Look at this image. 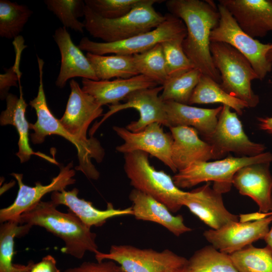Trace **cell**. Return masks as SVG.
I'll return each mask as SVG.
<instances>
[{"label": "cell", "mask_w": 272, "mask_h": 272, "mask_svg": "<svg viewBox=\"0 0 272 272\" xmlns=\"http://www.w3.org/2000/svg\"><path fill=\"white\" fill-rule=\"evenodd\" d=\"M166 6L185 25L187 34L182 47L195 69L220 84V75L214 64L210 47L211 31L220 19L218 7L213 2L199 0H169Z\"/></svg>", "instance_id": "obj_1"}, {"label": "cell", "mask_w": 272, "mask_h": 272, "mask_svg": "<svg viewBox=\"0 0 272 272\" xmlns=\"http://www.w3.org/2000/svg\"><path fill=\"white\" fill-rule=\"evenodd\" d=\"M51 200L40 201L20 217V224L43 227L64 241L62 252L76 258H83L86 252L99 251L96 234L70 210L63 213Z\"/></svg>", "instance_id": "obj_2"}, {"label": "cell", "mask_w": 272, "mask_h": 272, "mask_svg": "<svg viewBox=\"0 0 272 272\" xmlns=\"http://www.w3.org/2000/svg\"><path fill=\"white\" fill-rule=\"evenodd\" d=\"M39 71V86L37 96L29 102V105L36 111L37 120L30 123V129L33 130L30 134L31 142L34 144L42 143L48 135L56 134L61 136L76 148L79 164L75 169L83 172L88 178L97 180L99 172L93 164L91 159L101 162L104 156V149L99 141L93 144H86L80 141L69 133L61 125L49 109L44 90L43 75L44 61L37 56Z\"/></svg>", "instance_id": "obj_3"}, {"label": "cell", "mask_w": 272, "mask_h": 272, "mask_svg": "<svg viewBox=\"0 0 272 272\" xmlns=\"http://www.w3.org/2000/svg\"><path fill=\"white\" fill-rule=\"evenodd\" d=\"M163 1L140 0L126 15L114 19L103 18L86 5L84 12L85 29L93 37L104 42H114L151 31L166 19L153 5Z\"/></svg>", "instance_id": "obj_4"}, {"label": "cell", "mask_w": 272, "mask_h": 272, "mask_svg": "<svg viewBox=\"0 0 272 272\" xmlns=\"http://www.w3.org/2000/svg\"><path fill=\"white\" fill-rule=\"evenodd\" d=\"M124 156V170L134 189L162 202L172 213L181 209L186 192L177 187L169 175L151 165L149 154L137 151Z\"/></svg>", "instance_id": "obj_5"}, {"label": "cell", "mask_w": 272, "mask_h": 272, "mask_svg": "<svg viewBox=\"0 0 272 272\" xmlns=\"http://www.w3.org/2000/svg\"><path fill=\"white\" fill-rule=\"evenodd\" d=\"M210 51L219 71L222 88L229 94L244 102L248 108L256 107L259 98L251 88V82L258 79L249 60L231 45L211 42Z\"/></svg>", "instance_id": "obj_6"}, {"label": "cell", "mask_w": 272, "mask_h": 272, "mask_svg": "<svg viewBox=\"0 0 272 272\" xmlns=\"http://www.w3.org/2000/svg\"><path fill=\"white\" fill-rule=\"evenodd\" d=\"M271 161L272 154L264 152L254 156H229L213 162H196L178 171L172 179L180 189L191 188L204 182L213 181V188L222 194L230 191L233 185V177L240 168L249 165Z\"/></svg>", "instance_id": "obj_7"}, {"label": "cell", "mask_w": 272, "mask_h": 272, "mask_svg": "<svg viewBox=\"0 0 272 272\" xmlns=\"http://www.w3.org/2000/svg\"><path fill=\"white\" fill-rule=\"evenodd\" d=\"M166 15V20L151 31L125 40L109 43L95 42L84 37L81 39L78 46L82 50L97 55H133L145 52L166 41L184 39L187 31L183 22L171 14Z\"/></svg>", "instance_id": "obj_8"}, {"label": "cell", "mask_w": 272, "mask_h": 272, "mask_svg": "<svg viewBox=\"0 0 272 272\" xmlns=\"http://www.w3.org/2000/svg\"><path fill=\"white\" fill-rule=\"evenodd\" d=\"M220 19L211 31V42L227 43L242 54L250 62L258 79L262 80L272 69V63L267 54L272 49V43L264 44L243 31L231 13L224 6H217Z\"/></svg>", "instance_id": "obj_9"}, {"label": "cell", "mask_w": 272, "mask_h": 272, "mask_svg": "<svg viewBox=\"0 0 272 272\" xmlns=\"http://www.w3.org/2000/svg\"><path fill=\"white\" fill-rule=\"evenodd\" d=\"M97 261L113 260L125 272H169L187 264V259L169 249L157 251L129 245H113L108 253L95 254Z\"/></svg>", "instance_id": "obj_10"}, {"label": "cell", "mask_w": 272, "mask_h": 272, "mask_svg": "<svg viewBox=\"0 0 272 272\" xmlns=\"http://www.w3.org/2000/svg\"><path fill=\"white\" fill-rule=\"evenodd\" d=\"M163 88L162 86H160L138 90L129 94L124 103L109 105V111L104 114L101 120L90 129V135L93 137L99 126L109 117L128 108L135 109L140 115L138 120L132 121L126 126V128L130 131H140L153 123H159L169 127L165 102L159 95Z\"/></svg>", "instance_id": "obj_11"}, {"label": "cell", "mask_w": 272, "mask_h": 272, "mask_svg": "<svg viewBox=\"0 0 272 272\" xmlns=\"http://www.w3.org/2000/svg\"><path fill=\"white\" fill-rule=\"evenodd\" d=\"M213 148L217 159L233 152L243 156H254L264 152L263 144L249 140L245 134L237 113L223 105L213 134L206 140Z\"/></svg>", "instance_id": "obj_12"}, {"label": "cell", "mask_w": 272, "mask_h": 272, "mask_svg": "<svg viewBox=\"0 0 272 272\" xmlns=\"http://www.w3.org/2000/svg\"><path fill=\"white\" fill-rule=\"evenodd\" d=\"M161 125L153 123L139 132L130 131L126 127L113 126V130L124 142L116 147V151L124 154L137 151L146 152L177 173L171 157L173 138L171 134L164 132Z\"/></svg>", "instance_id": "obj_13"}, {"label": "cell", "mask_w": 272, "mask_h": 272, "mask_svg": "<svg viewBox=\"0 0 272 272\" xmlns=\"http://www.w3.org/2000/svg\"><path fill=\"white\" fill-rule=\"evenodd\" d=\"M73 167V164L71 162L60 168L58 174L52 179L49 184L43 185L37 182L33 187L23 183L22 174L12 173L18 182L19 190L13 203L0 210L1 222L3 223L10 220L19 222L20 216L40 202L45 194L50 192L62 191L67 186L74 184L76 179L73 177L75 171Z\"/></svg>", "instance_id": "obj_14"}, {"label": "cell", "mask_w": 272, "mask_h": 272, "mask_svg": "<svg viewBox=\"0 0 272 272\" xmlns=\"http://www.w3.org/2000/svg\"><path fill=\"white\" fill-rule=\"evenodd\" d=\"M71 93L65 112L59 119L64 128L72 135L86 144L98 142L96 138H88L89 125L102 115L103 109L91 95L85 92L78 83L72 79L70 82Z\"/></svg>", "instance_id": "obj_15"}, {"label": "cell", "mask_w": 272, "mask_h": 272, "mask_svg": "<svg viewBox=\"0 0 272 272\" xmlns=\"http://www.w3.org/2000/svg\"><path fill=\"white\" fill-rule=\"evenodd\" d=\"M271 223L272 213L253 222L239 221L229 223L218 230H206L203 235L215 248L231 254L258 240L264 239Z\"/></svg>", "instance_id": "obj_16"}, {"label": "cell", "mask_w": 272, "mask_h": 272, "mask_svg": "<svg viewBox=\"0 0 272 272\" xmlns=\"http://www.w3.org/2000/svg\"><path fill=\"white\" fill-rule=\"evenodd\" d=\"M183 206L211 229L218 230L229 223L239 221V216L225 208L222 193L211 187V182L186 192Z\"/></svg>", "instance_id": "obj_17"}, {"label": "cell", "mask_w": 272, "mask_h": 272, "mask_svg": "<svg viewBox=\"0 0 272 272\" xmlns=\"http://www.w3.org/2000/svg\"><path fill=\"white\" fill-rule=\"evenodd\" d=\"M238 25L252 38L262 37L272 31V1L220 0Z\"/></svg>", "instance_id": "obj_18"}, {"label": "cell", "mask_w": 272, "mask_h": 272, "mask_svg": "<svg viewBox=\"0 0 272 272\" xmlns=\"http://www.w3.org/2000/svg\"><path fill=\"white\" fill-rule=\"evenodd\" d=\"M270 163L247 165L235 174L232 184L239 193L251 198L257 205L259 212L267 213L272 208V176Z\"/></svg>", "instance_id": "obj_19"}, {"label": "cell", "mask_w": 272, "mask_h": 272, "mask_svg": "<svg viewBox=\"0 0 272 272\" xmlns=\"http://www.w3.org/2000/svg\"><path fill=\"white\" fill-rule=\"evenodd\" d=\"M52 36L61 56L60 71L55 81L57 87L64 88L67 81L75 77L99 81L86 55L74 44L66 28H57Z\"/></svg>", "instance_id": "obj_20"}, {"label": "cell", "mask_w": 272, "mask_h": 272, "mask_svg": "<svg viewBox=\"0 0 272 272\" xmlns=\"http://www.w3.org/2000/svg\"><path fill=\"white\" fill-rule=\"evenodd\" d=\"M169 128L173 138L172 160L178 171L196 162L217 159L213 147L201 140L194 128L176 126Z\"/></svg>", "instance_id": "obj_21"}, {"label": "cell", "mask_w": 272, "mask_h": 272, "mask_svg": "<svg viewBox=\"0 0 272 272\" xmlns=\"http://www.w3.org/2000/svg\"><path fill=\"white\" fill-rule=\"evenodd\" d=\"M82 90L92 96L102 106L119 104L120 101L125 100L129 94L137 90L159 85L143 75L113 80L95 81L82 78Z\"/></svg>", "instance_id": "obj_22"}, {"label": "cell", "mask_w": 272, "mask_h": 272, "mask_svg": "<svg viewBox=\"0 0 272 272\" xmlns=\"http://www.w3.org/2000/svg\"><path fill=\"white\" fill-rule=\"evenodd\" d=\"M129 198L136 219L157 223L176 236L192 230L184 223L181 215H173L165 205L152 197L133 188Z\"/></svg>", "instance_id": "obj_23"}, {"label": "cell", "mask_w": 272, "mask_h": 272, "mask_svg": "<svg viewBox=\"0 0 272 272\" xmlns=\"http://www.w3.org/2000/svg\"><path fill=\"white\" fill-rule=\"evenodd\" d=\"M20 96L9 93L6 98V108L0 115L1 125H12L16 128L18 135V151L16 154L21 163L28 161L32 155L40 157L52 163L57 164L54 159L40 152H34L29 143V129L30 123L26 118L25 113L27 104L26 103L22 92V88L19 81Z\"/></svg>", "instance_id": "obj_24"}, {"label": "cell", "mask_w": 272, "mask_h": 272, "mask_svg": "<svg viewBox=\"0 0 272 272\" xmlns=\"http://www.w3.org/2000/svg\"><path fill=\"white\" fill-rule=\"evenodd\" d=\"M78 193L79 189L77 188L71 191H54L51 193V200L57 207L62 205L68 207L89 228L101 226L107 220L115 217L133 215L131 207L116 209L111 203H108L105 210L98 209L91 202L79 198Z\"/></svg>", "instance_id": "obj_25"}, {"label": "cell", "mask_w": 272, "mask_h": 272, "mask_svg": "<svg viewBox=\"0 0 272 272\" xmlns=\"http://www.w3.org/2000/svg\"><path fill=\"white\" fill-rule=\"evenodd\" d=\"M169 127L187 126L195 129L205 140L214 132L222 106L202 108L172 101H164Z\"/></svg>", "instance_id": "obj_26"}, {"label": "cell", "mask_w": 272, "mask_h": 272, "mask_svg": "<svg viewBox=\"0 0 272 272\" xmlns=\"http://www.w3.org/2000/svg\"><path fill=\"white\" fill-rule=\"evenodd\" d=\"M86 56L98 80H109L115 78L128 79L140 75L132 55H97L87 52Z\"/></svg>", "instance_id": "obj_27"}, {"label": "cell", "mask_w": 272, "mask_h": 272, "mask_svg": "<svg viewBox=\"0 0 272 272\" xmlns=\"http://www.w3.org/2000/svg\"><path fill=\"white\" fill-rule=\"evenodd\" d=\"M221 103L241 115L245 108H248L243 101L225 91L220 84L211 78L201 75L195 87L188 104Z\"/></svg>", "instance_id": "obj_28"}, {"label": "cell", "mask_w": 272, "mask_h": 272, "mask_svg": "<svg viewBox=\"0 0 272 272\" xmlns=\"http://www.w3.org/2000/svg\"><path fill=\"white\" fill-rule=\"evenodd\" d=\"M186 267L188 272H239L230 254L212 245L196 250L187 259Z\"/></svg>", "instance_id": "obj_29"}, {"label": "cell", "mask_w": 272, "mask_h": 272, "mask_svg": "<svg viewBox=\"0 0 272 272\" xmlns=\"http://www.w3.org/2000/svg\"><path fill=\"white\" fill-rule=\"evenodd\" d=\"M33 14L27 6L8 0L0 1V36L16 39Z\"/></svg>", "instance_id": "obj_30"}, {"label": "cell", "mask_w": 272, "mask_h": 272, "mask_svg": "<svg viewBox=\"0 0 272 272\" xmlns=\"http://www.w3.org/2000/svg\"><path fill=\"white\" fill-rule=\"evenodd\" d=\"M31 226L18 221L10 220L3 223L0 227V272H16L22 265L14 264V239L26 235Z\"/></svg>", "instance_id": "obj_31"}, {"label": "cell", "mask_w": 272, "mask_h": 272, "mask_svg": "<svg viewBox=\"0 0 272 272\" xmlns=\"http://www.w3.org/2000/svg\"><path fill=\"white\" fill-rule=\"evenodd\" d=\"M239 272H272V250L252 244L230 254Z\"/></svg>", "instance_id": "obj_32"}, {"label": "cell", "mask_w": 272, "mask_h": 272, "mask_svg": "<svg viewBox=\"0 0 272 272\" xmlns=\"http://www.w3.org/2000/svg\"><path fill=\"white\" fill-rule=\"evenodd\" d=\"M140 75L145 76L163 86L168 79L161 43L141 53L132 55Z\"/></svg>", "instance_id": "obj_33"}, {"label": "cell", "mask_w": 272, "mask_h": 272, "mask_svg": "<svg viewBox=\"0 0 272 272\" xmlns=\"http://www.w3.org/2000/svg\"><path fill=\"white\" fill-rule=\"evenodd\" d=\"M202 74L193 69L177 76L168 78L163 86L160 97L164 101H172L188 104Z\"/></svg>", "instance_id": "obj_34"}, {"label": "cell", "mask_w": 272, "mask_h": 272, "mask_svg": "<svg viewBox=\"0 0 272 272\" xmlns=\"http://www.w3.org/2000/svg\"><path fill=\"white\" fill-rule=\"evenodd\" d=\"M47 8L55 15L65 28L83 33L84 23L78 20L84 17L85 2L82 0H45Z\"/></svg>", "instance_id": "obj_35"}, {"label": "cell", "mask_w": 272, "mask_h": 272, "mask_svg": "<svg viewBox=\"0 0 272 272\" xmlns=\"http://www.w3.org/2000/svg\"><path fill=\"white\" fill-rule=\"evenodd\" d=\"M183 39H176L161 43L168 78L174 77L195 69L184 52Z\"/></svg>", "instance_id": "obj_36"}, {"label": "cell", "mask_w": 272, "mask_h": 272, "mask_svg": "<svg viewBox=\"0 0 272 272\" xmlns=\"http://www.w3.org/2000/svg\"><path fill=\"white\" fill-rule=\"evenodd\" d=\"M140 0H85V5L99 16L114 19L128 14Z\"/></svg>", "instance_id": "obj_37"}, {"label": "cell", "mask_w": 272, "mask_h": 272, "mask_svg": "<svg viewBox=\"0 0 272 272\" xmlns=\"http://www.w3.org/2000/svg\"><path fill=\"white\" fill-rule=\"evenodd\" d=\"M18 40L13 43L17 47V56L14 65L9 69H6L5 73L0 75V96L2 100L6 99L9 94L8 92L12 87H17L18 82L20 81L21 73L19 71V62L21 52L26 47L23 42L18 43Z\"/></svg>", "instance_id": "obj_38"}, {"label": "cell", "mask_w": 272, "mask_h": 272, "mask_svg": "<svg viewBox=\"0 0 272 272\" xmlns=\"http://www.w3.org/2000/svg\"><path fill=\"white\" fill-rule=\"evenodd\" d=\"M64 272H125L117 262L111 260L85 261L78 266L69 268Z\"/></svg>", "instance_id": "obj_39"}, {"label": "cell", "mask_w": 272, "mask_h": 272, "mask_svg": "<svg viewBox=\"0 0 272 272\" xmlns=\"http://www.w3.org/2000/svg\"><path fill=\"white\" fill-rule=\"evenodd\" d=\"M30 272H60L56 267V261L51 255L42 258L39 262L33 264Z\"/></svg>", "instance_id": "obj_40"}, {"label": "cell", "mask_w": 272, "mask_h": 272, "mask_svg": "<svg viewBox=\"0 0 272 272\" xmlns=\"http://www.w3.org/2000/svg\"><path fill=\"white\" fill-rule=\"evenodd\" d=\"M271 214V212L264 213L259 212L246 214H241L239 216V221L241 222H253L265 218Z\"/></svg>", "instance_id": "obj_41"}, {"label": "cell", "mask_w": 272, "mask_h": 272, "mask_svg": "<svg viewBox=\"0 0 272 272\" xmlns=\"http://www.w3.org/2000/svg\"><path fill=\"white\" fill-rule=\"evenodd\" d=\"M258 126L262 130L272 135V117L258 118Z\"/></svg>", "instance_id": "obj_42"}, {"label": "cell", "mask_w": 272, "mask_h": 272, "mask_svg": "<svg viewBox=\"0 0 272 272\" xmlns=\"http://www.w3.org/2000/svg\"><path fill=\"white\" fill-rule=\"evenodd\" d=\"M270 212L272 213V208ZM264 240L265 241L267 246H268L272 250V225L268 233L265 236Z\"/></svg>", "instance_id": "obj_43"}, {"label": "cell", "mask_w": 272, "mask_h": 272, "mask_svg": "<svg viewBox=\"0 0 272 272\" xmlns=\"http://www.w3.org/2000/svg\"><path fill=\"white\" fill-rule=\"evenodd\" d=\"M34 262L30 261L27 265H22L21 268L16 272H30L31 268Z\"/></svg>", "instance_id": "obj_44"}, {"label": "cell", "mask_w": 272, "mask_h": 272, "mask_svg": "<svg viewBox=\"0 0 272 272\" xmlns=\"http://www.w3.org/2000/svg\"><path fill=\"white\" fill-rule=\"evenodd\" d=\"M186 266V265L184 266L173 269L169 272H188Z\"/></svg>", "instance_id": "obj_45"}, {"label": "cell", "mask_w": 272, "mask_h": 272, "mask_svg": "<svg viewBox=\"0 0 272 272\" xmlns=\"http://www.w3.org/2000/svg\"><path fill=\"white\" fill-rule=\"evenodd\" d=\"M267 58L272 63V49L267 54Z\"/></svg>", "instance_id": "obj_46"}]
</instances>
